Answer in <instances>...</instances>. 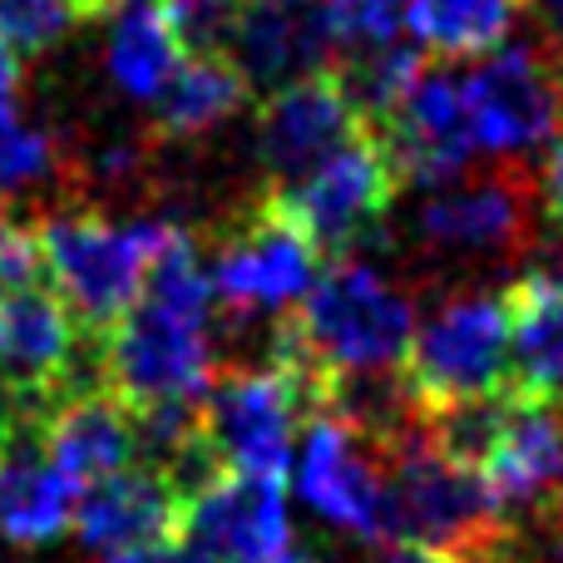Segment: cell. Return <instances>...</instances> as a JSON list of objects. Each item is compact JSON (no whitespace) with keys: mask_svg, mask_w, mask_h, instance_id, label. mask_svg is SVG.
<instances>
[{"mask_svg":"<svg viewBox=\"0 0 563 563\" xmlns=\"http://www.w3.org/2000/svg\"><path fill=\"white\" fill-rule=\"evenodd\" d=\"M416 331V301L366 257H331L307 297L282 311L267 351L287 356L307 376L317 410L380 380H396Z\"/></svg>","mask_w":563,"mask_h":563,"instance_id":"6da1fadb","label":"cell"},{"mask_svg":"<svg viewBox=\"0 0 563 563\" xmlns=\"http://www.w3.org/2000/svg\"><path fill=\"white\" fill-rule=\"evenodd\" d=\"M386 470V544H410L445 563L495 554L515 539L479 475L426 426L371 430ZM380 549V544H376Z\"/></svg>","mask_w":563,"mask_h":563,"instance_id":"7a4b0ae2","label":"cell"},{"mask_svg":"<svg viewBox=\"0 0 563 563\" xmlns=\"http://www.w3.org/2000/svg\"><path fill=\"white\" fill-rule=\"evenodd\" d=\"M218 301H178L164 291H139L134 307L95 336V376L124 406L203 400L213 386Z\"/></svg>","mask_w":563,"mask_h":563,"instance_id":"3957f363","label":"cell"},{"mask_svg":"<svg viewBox=\"0 0 563 563\" xmlns=\"http://www.w3.org/2000/svg\"><path fill=\"white\" fill-rule=\"evenodd\" d=\"M509 386V317L499 291H455L410 331L396 390L416 420L479 406Z\"/></svg>","mask_w":563,"mask_h":563,"instance_id":"277c9868","label":"cell"},{"mask_svg":"<svg viewBox=\"0 0 563 563\" xmlns=\"http://www.w3.org/2000/svg\"><path fill=\"white\" fill-rule=\"evenodd\" d=\"M321 267H327V253L311 243L307 228L267 184L223 223L208 282H213L218 307H228L238 321H253L291 311L321 277Z\"/></svg>","mask_w":563,"mask_h":563,"instance_id":"5b68a950","label":"cell"},{"mask_svg":"<svg viewBox=\"0 0 563 563\" xmlns=\"http://www.w3.org/2000/svg\"><path fill=\"white\" fill-rule=\"evenodd\" d=\"M35 233L49 287L65 297L85 336L95 341L144 291L164 223H114L95 208H75V213L45 218Z\"/></svg>","mask_w":563,"mask_h":563,"instance_id":"8992f818","label":"cell"},{"mask_svg":"<svg viewBox=\"0 0 563 563\" xmlns=\"http://www.w3.org/2000/svg\"><path fill=\"white\" fill-rule=\"evenodd\" d=\"M198 410H203V435L213 445L218 465L233 470V475L282 479L301 426L317 410V396L287 356L267 351L263 361H247L228 376H213Z\"/></svg>","mask_w":563,"mask_h":563,"instance_id":"52a82bcc","label":"cell"},{"mask_svg":"<svg viewBox=\"0 0 563 563\" xmlns=\"http://www.w3.org/2000/svg\"><path fill=\"white\" fill-rule=\"evenodd\" d=\"M273 188L321 253L356 257L361 247H376L386 238L390 208H396L406 178L380 144L376 124H366L341 148H331L327 158H317L307 174Z\"/></svg>","mask_w":563,"mask_h":563,"instance_id":"ba28073f","label":"cell"},{"mask_svg":"<svg viewBox=\"0 0 563 563\" xmlns=\"http://www.w3.org/2000/svg\"><path fill=\"white\" fill-rule=\"evenodd\" d=\"M475 129V148L525 158L549 148L563 124V49L559 45H499L479 55V69L460 79Z\"/></svg>","mask_w":563,"mask_h":563,"instance_id":"9c48e42d","label":"cell"},{"mask_svg":"<svg viewBox=\"0 0 563 563\" xmlns=\"http://www.w3.org/2000/svg\"><path fill=\"white\" fill-rule=\"evenodd\" d=\"M297 495L331 529L371 549L386 544V470H380V445L366 426L336 410H311L301 426Z\"/></svg>","mask_w":563,"mask_h":563,"instance_id":"30bf717a","label":"cell"},{"mask_svg":"<svg viewBox=\"0 0 563 563\" xmlns=\"http://www.w3.org/2000/svg\"><path fill=\"white\" fill-rule=\"evenodd\" d=\"M529 208L534 188L519 158H505L499 168L475 178H450L426 198L416 213L420 247L440 257H505L529 243Z\"/></svg>","mask_w":563,"mask_h":563,"instance_id":"8fae6325","label":"cell"},{"mask_svg":"<svg viewBox=\"0 0 563 563\" xmlns=\"http://www.w3.org/2000/svg\"><path fill=\"white\" fill-rule=\"evenodd\" d=\"M366 124L371 119L351 99L341 65H317L263 99L253 124L257 164L273 174V184H287V178L307 174L317 158H327L331 148H341L351 134H361Z\"/></svg>","mask_w":563,"mask_h":563,"instance_id":"7c38bea8","label":"cell"},{"mask_svg":"<svg viewBox=\"0 0 563 563\" xmlns=\"http://www.w3.org/2000/svg\"><path fill=\"white\" fill-rule=\"evenodd\" d=\"M79 336L85 327L45 277L25 287H0V380L25 406H45L79 376Z\"/></svg>","mask_w":563,"mask_h":563,"instance_id":"4fadbf2b","label":"cell"},{"mask_svg":"<svg viewBox=\"0 0 563 563\" xmlns=\"http://www.w3.org/2000/svg\"><path fill=\"white\" fill-rule=\"evenodd\" d=\"M376 134L386 144V154L396 158L406 188L450 184V178L465 174L470 154H475L465 89H460V79L440 75V69H426L416 79V89L386 119H376Z\"/></svg>","mask_w":563,"mask_h":563,"instance_id":"5bb4252c","label":"cell"},{"mask_svg":"<svg viewBox=\"0 0 563 563\" xmlns=\"http://www.w3.org/2000/svg\"><path fill=\"white\" fill-rule=\"evenodd\" d=\"M40 440L69 485H95L114 470L139 465V416L99 376L75 380L35 410Z\"/></svg>","mask_w":563,"mask_h":563,"instance_id":"9a60e30c","label":"cell"},{"mask_svg":"<svg viewBox=\"0 0 563 563\" xmlns=\"http://www.w3.org/2000/svg\"><path fill=\"white\" fill-rule=\"evenodd\" d=\"M69 529L89 554H114V549L154 544V539H178L184 529V489L154 465H129L114 475L85 485Z\"/></svg>","mask_w":563,"mask_h":563,"instance_id":"2e32d148","label":"cell"},{"mask_svg":"<svg viewBox=\"0 0 563 563\" xmlns=\"http://www.w3.org/2000/svg\"><path fill=\"white\" fill-rule=\"evenodd\" d=\"M65 470L49 460L45 440L35 426V406H25V420L15 426L5 455H0V539L20 554L49 549L75 519V495H69Z\"/></svg>","mask_w":563,"mask_h":563,"instance_id":"e0dca14e","label":"cell"},{"mask_svg":"<svg viewBox=\"0 0 563 563\" xmlns=\"http://www.w3.org/2000/svg\"><path fill=\"white\" fill-rule=\"evenodd\" d=\"M331 45H336V35H331V20L317 0H243L228 55L238 59V69L253 85L277 89L307 69L327 65Z\"/></svg>","mask_w":563,"mask_h":563,"instance_id":"ac0fdd59","label":"cell"},{"mask_svg":"<svg viewBox=\"0 0 563 563\" xmlns=\"http://www.w3.org/2000/svg\"><path fill=\"white\" fill-rule=\"evenodd\" d=\"M509 386L563 400V267H529L505 291Z\"/></svg>","mask_w":563,"mask_h":563,"instance_id":"d6986e66","label":"cell"},{"mask_svg":"<svg viewBox=\"0 0 563 563\" xmlns=\"http://www.w3.org/2000/svg\"><path fill=\"white\" fill-rule=\"evenodd\" d=\"M253 95V79L238 69L233 55L208 49V55H184L164 95L154 99V119L164 139H198L233 119Z\"/></svg>","mask_w":563,"mask_h":563,"instance_id":"ffe728a7","label":"cell"},{"mask_svg":"<svg viewBox=\"0 0 563 563\" xmlns=\"http://www.w3.org/2000/svg\"><path fill=\"white\" fill-rule=\"evenodd\" d=\"M184 40H178L174 20H168L164 0H119L114 30H109V79L124 89L129 99H148L154 104L174 69L184 65Z\"/></svg>","mask_w":563,"mask_h":563,"instance_id":"44dd1931","label":"cell"},{"mask_svg":"<svg viewBox=\"0 0 563 563\" xmlns=\"http://www.w3.org/2000/svg\"><path fill=\"white\" fill-rule=\"evenodd\" d=\"M529 0H410V35L445 59H479L515 35Z\"/></svg>","mask_w":563,"mask_h":563,"instance_id":"7402d4cb","label":"cell"},{"mask_svg":"<svg viewBox=\"0 0 563 563\" xmlns=\"http://www.w3.org/2000/svg\"><path fill=\"white\" fill-rule=\"evenodd\" d=\"M95 15H104L99 0H0V40L20 59H35Z\"/></svg>","mask_w":563,"mask_h":563,"instance_id":"603a6c76","label":"cell"},{"mask_svg":"<svg viewBox=\"0 0 563 563\" xmlns=\"http://www.w3.org/2000/svg\"><path fill=\"white\" fill-rule=\"evenodd\" d=\"M327 20L336 45H386L400 35L410 15V0H327Z\"/></svg>","mask_w":563,"mask_h":563,"instance_id":"cb8c5ba5","label":"cell"},{"mask_svg":"<svg viewBox=\"0 0 563 563\" xmlns=\"http://www.w3.org/2000/svg\"><path fill=\"white\" fill-rule=\"evenodd\" d=\"M164 5L188 55H208V49L228 55V40H233V25L243 15V0H164Z\"/></svg>","mask_w":563,"mask_h":563,"instance_id":"d4e9b609","label":"cell"},{"mask_svg":"<svg viewBox=\"0 0 563 563\" xmlns=\"http://www.w3.org/2000/svg\"><path fill=\"white\" fill-rule=\"evenodd\" d=\"M55 168V144L45 129L20 124L15 134L0 139V194H20V188L40 184Z\"/></svg>","mask_w":563,"mask_h":563,"instance_id":"484cf974","label":"cell"},{"mask_svg":"<svg viewBox=\"0 0 563 563\" xmlns=\"http://www.w3.org/2000/svg\"><path fill=\"white\" fill-rule=\"evenodd\" d=\"M45 277V257H40V233L30 223L0 213V287H25V282Z\"/></svg>","mask_w":563,"mask_h":563,"instance_id":"4316f807","label":"cell"},{"mask_svg":"<svg viewBox=\"0 0 563 563\" xmlns=\"http://www.w3.org/2000/svg\"><path fill=\"white\" fill-rule=\"evenodd\" d=\"M99 563H208L203 554H198L194 544H188L184 534L178 539H154V544H134V549H114L109 559Z\"/></svg>","mask_w":563,"mask_h":563,"instance_id":"83f0119b","label":"cell"},{"mask_svg":"<svg viewBox=\"0 0 563 563\" xmlns=\"http://www.w3.org/2000/svg\"><path fill=\"white\" fill-rule=\"evenodd\" d=\"M539 203H544L549 223L563 233V134L549 139L544 148V168H539Z\"/></svg>","mask_w":563,"mask_h":563,"instance_id":"f1b7e54d","label":"cell"},{"mask_svg":"<svg viewBox=\"0 0 563 563\" xmlns=\"http://www.w3.org/2000/svg\"><path fill=\"white\" fill-rule=\"evenodd\" d=\"M20 420H25V400H20L15 390L0 380V455H5V445H10V435H15Z\"/></svg>","mask_w":563,"mask_h":563,"instance_id":"f546056e","label":"cell"},{"mask_svg":"<svg viewBox=\"0 0 563 563\" xmlns=\"http://www.w3.org/2000/svg\"><path fill=\"white\" fill-rule=\"evenodd\" d=\"M529 10H534V15L544 20L549 45H559V49H563V0H529Z\"/></svg>","mask_w":563,"mask_h":563,"instance_id":"4dcf8cb0","label":"cell"},{"mask_svg":"<svg viewBox=\"0 0 563 563\" xmlns=\"http://www.w3.org/2000/svg\"><path fill=\"white\" fill-rule=\"evenodd\" d=\"M465 563H539V559H519L515 554V539H509V544L495 549V554H479V559H465Z\"/></svg>","mask_w":563,"mask_h":563,"instance_id":"1f68e13d","label":"cell"},{"mask_svg":"<svg viewBox=\"0 0 563 563\" xmlns=\"http://www.w3.org/2000/svg\"><path fill=\"white\" fill-rule=\"evenodd\" d=\"M99 5H104V10H109V5H119V0H99Z\"/></svg>","mask_w":563,"mask_h":563,"instance_id":"d6a6232c","label":"cell"}]
</instances>
